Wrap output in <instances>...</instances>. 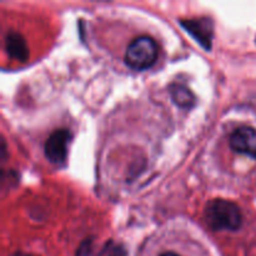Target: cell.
<instances>
[{
	"label": "cell",
	"instance_id": "5b68a950",
	"mask_svg": "<svg viewBox=\"0 0 256 256\" xmlns=\"http://www.w3.org/2000/svg\"><path fill=\"white\" fill-rule=\"evenodd\" d=\"M182 25L192 38L200 42L204 49H212V22L210 19H189L182 20Z\"/></svg>",
	"mask_w": 256,
	"mask_h": 256
},
{
	"label": "cell",
	"instance_id": "3957f363",
	"mask_svg": "<svg viewBox=\"0 0 256 256\" xmlns=\"http://www.w3.org/2000/svg\"><path fill=\"white\" fill-rule=\"evenodd\" d=\"M69 130L58 129L48 138L44 146V152L46 159L54 164H60L65 160L68 154V144L70 142Z\"/></svg>",
	"mask_w": 256,
	"mask_h": 256
},
{
	"label": "cell",
	"instance_id": "277c9868",
	"mask_svg": "<svg viewBox=\"0 0 256 256\" xmlns=\"http://www.w3.org/2000/svg\"><path fill=\"white\" fill-rule=\"evenodd\" d=\"M230 148L234 152L256 159V130L250 126L238 128L230 135Z\"/></svg>",
	"mask_w": 256,
	"mask_h": 256
},
{
	"label": "cell",
	"instance_id": "52a82bcc",
	"mask_svg": "<svg viewBox=\"0 0 256 256\" xmlns=\"http://www.w3.org/2000/svg\"><path fill=\"white\" fill-rule=\"evenodd\" d=\"M170 92H172V96L174 99V102H176L179 106L182 108H192L195 102V98L192 95V92L188 89L186 86L182 84H172L170 86Z\"/></svg>",
	"mask_w": 256,
	"mask_h": 256
},
{
	"label": "cell",
	"instance_id": "6da1fadb",
	"mask_svg": "<svg viewBox=\"0 0 256 256\" xmlns=\"http://www.w3.org/2000/svg\"><path fill=\"white\" fill-rule=\"evenodd\" d=\"M205 222L212 230L236 232L242 222V212L235 202L224 199H214L205 206Z\"/></svg>",
	"mask_w": 256,
	"mask_h": 256
},
{
	"label": "cell",
	"instance_id": "9c48e42d",
	"mask_svg": "<svg viewBox=\"0 0 256 256\" xmlns=\"http://www.w3.org/2000/svg\"><path fill=\"white\" fill-rule=\"evenodd\" d=\"M76 256H92V242L86 239L79 246Z\"/></svg>",
	"mask_w": 256,
	"mask_h": 256
},
{
	"label": "cell",
	"instance_id": "ba28073f",
	"mask_svg": "<svg viewBox=\"0 0 256 256\" xmlns=\"http://www.w3.org/2000/svg\"><path fill=\"white\" fill-rule=\"evenodd\" d=\"M99 256H128V254L122 244H118L114 240H108L102 246Z\"/></svg>",
	"mask_w": 256,
	"mask_h": 256
},
{
	"label": "cell",
	"instance_id": "7a4b0ae2",
	"mask_svg": "<svg viewBox=\"0 0 256 256\" xmlns=\"http://www.w3.org/2000/svg\"><path fill=\"white\" fill-rule=\"evenodd\" d=\"M158 58V45L148 35L138 36L132 40L125 52V62L135 70H145L152 66Z\"/></svg>",
	"mask_w": 256,
	"mask_h": 256
},
{
	"label": "cell",
	"instance_id": "8992f818",
	"mask_svg": "<svg viewBox=\"0 0 256 256\" xmlns=\"http://www.w3.org/2000/svg\"><path fill=\"white\" fill-rule=\"evenodd\" d=\"M5 50L12 59L20 60V62H24L29 56L26 42L19 32H8L6 36H5Z\"/></svg>",
	"mask_w": 256,
	"mask_h": 256
},
{
	"label": "cell",
	"instance_id": "30bf717a",
	"mask_svg": "<svg viewBox=\"0 0 256 256\" xmlns=\"http://www.w3.org/2000/svg\"><path fill=\"white\" fill-rule=\"evenodd\" d=\"M10 256H34V255L24 254V252H15V254H12V255H10Z\"/></svg>",
	"mask_w": 256,
	"mask_h": 256
},
{
	"label": "cell",
	"instance_id": "8fae6325",
	"mask_svg": "<svg viewBox=\"0 0 256 256\" xmlns=\"http://www.w3.org/2000/svg\"><path fill=\"white\" fill-rule=\"evenodd\" d=\"M160 256H180V255L175 254V252H164V254H162Z\"/></svg>",
	"mask_w": 256,
	"mask_h": 256
}]
</instances>
